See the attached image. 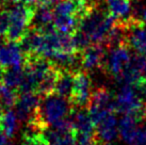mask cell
Instances as JSON below:
<instances>
[{"label": "cell", "mask_w": 146, "mask_h": 145, "mask_svg": "<svg viewBox=\"0 0 146 145\" xmlns=\"http://www.w3.org/2000/svg\"><path fill=\"white\" fill-rule=\"evenodd\" d=\"M115 23L116 19L109 11L100 9V4H98L80 19L79 30L89 36L93 44L104 45Z\"/></svg>", "instance_id": "1"}, {"label": "cell", "mask_w": 146, "mask_h": 145, "mask_svg": "<svg viewBox=\"0 0 146 145\" xmlns=\"http://www.w3.org/2000/svg\"><path fill=\"white\" fill-rule=\"evenodd\" d=\"M10 25L4 39L8 42H19L31 26L34 14L33 5L17 3L8 9Z\"/></svg>", "instance_id": "2"}, {"label": "cell", "mask_w": 146, "mask_h": 145, "mask_svg": "<svg viewBox=\"0 0 146 145\" xmlns=\"http://www.w3.org/2000/svg\"><path fill=\"white\" fill-rule=\"evenodd\" d=\"M89 114L95 126L111 112H115V100L108 89L97 88L92 92L89 102Z\"/></svg>", "instance_id": "3"}, {"label": "cell", "mask_w": 146, "mask_h": 145, "mask_svg": "<svg viewBox=\"0 0 146 145\" xmlns=\"http://www.w3.org/2000/svg\"><path fill=\"white\" fill-rule=\"evenodd\" d=\"M129 47L128 43H122L111 48L110 53L107 55L105 65L102 67L108 75H111L116 79L127 69L132 58L130 55Z\"/></svg>", "instance_id": "4"}, {"label": "cell", "mask_w": 146, "mask_h": 145, "mask_svg": "<svg viewBox=\"0 0 146 145\" xmlns=\"http://www.w3.org/2000/svg\"><path fill=\"white\" fill-rule=\"evenodd\" d=\"M91 79L88 72L83 69H79L74 75V85L72 96L68 100L74 108H85L89 106L91 95Z\"/></svg>", "instance_id": "5"}, {"label": "cell", "mask_w": 146, "mask_h": 145, "mask_svg": "<svg viewBox=\"0 0 146 145\" xmlns=\"http://www.w3.org/2000/svg\"><path fill=\"white\" fill-rule=\"evenodd\" d=\"M107 47L102 44H94L80 53L81 69L90 72L95 69L104 67L107 58Z\"/></svg>", "instance_id": "6"}, {"label": "cell", "mask_w": 146, "mask_h": 145, "mask_svg": "<svg viewBox=\"0 0 146 145\" xmlns=\"http://www.w3.org/2000/svg\"><path fill=\"white\" fill-rule=\"evenodd\" d=\"M95 130V140L100 145H109L116 140L119 129L118 123L114 112L106 115L102 121L96 125Z\"/></svg>", "instance_id": "7"}, {"label": "cell", "mask_w": 146, "mask_h": 145, "mask_svg": "<svg viewBox=\"0 0 146 145\" xmlns=\"http://www.w3.org/2000/svg\"><path fill=\"white\" fill-rule=\"evenodd\" d=\"M41 98L42 97L37 93H21L15 104L16 114L19 121L27 122V123L30 121V118L34 115V113L40 106Z\"/></svg>", "instance_id": "8"}, {"label": "cell", "mask_w": 146, "mask_h": 145, "mask_svg": "<svg viewBox=\"0 0 146 145\" xmlns=\"http://www.w3.org/2000/svg\"><path fill=\"white\" fill-rule=\"evenodd\" d=\"M25 62V56L19 44L16 42H8L0 46V66L8 69L15 65H21Z\"/></svg>", "instance_id": "9"}, {"label": "cell", "mask_w": 146, "mask_h": 145, "mask_svg": "<svg viewBox=\"0 0 146 145\" xmlns=\"http://www.w3.org/2000/svg\"><path fill=\"white\" fill-rule=\"evenodd\" d=\"M127 43L138 53L146 55V25H131Z\"/></svg>", "instance_id": "10"}, {"label": "cell", "mask_w": 146, "mask_h": 145, "mask_svg": "<svg viewBox=\"0 0 146 145\" xmlns=\"http://www.w3.org/2000/svg\"><path fill=\"white\" fill-rule=\"evenodd\" d=\"M43 133L49 142V145H76V130L64 131L49 127L45 129Z\"/></svg>", "instance_id": "11"}, {"label": "cell", "mask_w": 146, "mask_h": 145, "mask_svg": "<svg viewBox=\"0 0 146 145\" xmlns=\"http://www.w3.org/2000/svg\"><path fill=\"white\" fill-rule=\"evenodd\" d=\"M75 72H72L68 69H61L53 89V94H57L59 96L69 99L73 92Z\"/></svg>", "instance_id": "12"}, {"label": "cell", "mask_w": 146, "mask_h": 145, "mask_svg": "<svg viewBox=\"0 0 146 145\" xmlns=\"http://www.w3.org/2000/svg\"><path fill=\"white\" fill-rule=\"evenodd\" d=\"M108 11L116 20L128 21L131 17V0H107Z\"/></svg>", "instance_id": "13"}, {"label": "cell", "mask_w": 146, "mask_h": 145, "mask_svg": "<svg viewBox=\"0 0 146 145\" xmlns=\"http://www.w3.org/2000/svg\"><path fill=\"white\" fill-rule=\"evenodd\" d=\"M19 122L16 113L7 110L0 117V130L8 138H13L19 128Z\"/></svg>", "instance_id": "14"}, {"label": "cell", "mask_w": 146, "mask_h": 145, "mask_svg": "<svg viewBox=\"0 0 146 145\" xmlns=\"http://www.w3.org/2000/svg\"><path fill=\"white\" fill-rule=\"evenodd\" d=\"M25 76V66L24 64L21 65H15V66H11L4 69L3 78H2V82L4 85H7L11 89H16L19 88L21 81L24 79Z\"/></svg>", "instance_id": "15"}, {"label": "cell", "mask_w": 146, "mask_h": 145, "mask_svg": "<svg viewBox=\"0 0 146 145\" xmlns=\"http://www.w3.org/2000/svg\"><path fill=\"white\" fill-rule=\"evenodd\" d=\"M80 19L78 16H54L53 26L57 31L73 35L79 29Z\"/></svg>", "instance_id": "16"}, {"label": "cell", "mask_w": 146, "mask_h": 145, "mask_svg": "<svg viewBox=\"0 0 146 145\" xmlns=\"http://www.w3.org/2000/svg\"><path fill=\"white\" fill-rule=\"evenodd\" d=\"M79 11L80 4L75 0H59L53 8L54 16H78Z\"/></svg>", "instance_id": "17"}, {"label": "cell", "mask_w": 146, "mask_h": 145, "mask_svg": "<svg viewBox=\"0 0 146 145\" xmlns=\"http://www.w3.org/2000/svg\"><path fill=\"white\" fill-rule=\"evenodd\" d=\"M17 92L7 85L0 84V109L9 110L15 106L17 101Z\"/></svg>", "instance_id": "18"}, {"label": "cell", "mask_w": 146, "mask_h": 145, "mask_svg": "<svg viewBox=\"0 0 146 145\" xmlns=\"http://www.w3.org/2000/svg\"><path fill=\"white\" fill-rule=\"evenodd\" d=\"M21 145H49L43 132H26Z\"/></svg>", "instance_id": "19"}, {"label": "cell", "mask_w": 146, "mask_h": 145, "mask_svg": "<svg viewBox=\"0 0 146 145\" xmlns=\"http://www.w3.org/2000/svg\"><path fill=\"white\" fill-rule=\"evenodd\" d=\"M9 25H10V18H9L8 10H2L0 12V34L5 35L8 32Z\"/></svg>", "instance_id": "20"}, {"label": "cell", "mask_w": 146, "mask_h": 145, "mask_svg": "<svg viewBox=\"0 0 146 145\" xmlns=\"http://www.w3.org/2000/svg\"><path fill=\"white\" fill-rule=\"evenodd\" d=\"M15 2H21V3L28 4V5H33V4H37L40 0H12Z\"/></svg>", "instance_id": "21"}, {"label": "cell", "mask_w": 146, "mask_h": 145, "mask_svg": "<svg viewBox=\"0 0 146 145\" xmlns=\"http://www.w3.org/2000/svg\"><path fill=\"white\" fill-rule=\"evenodd\" d=\"M8 144H9L8 137L0 130V145H8Z\"/></svg>", "instance_id": "22"}, {"label": "cell", "mask_w": 146, "mask_h": 145, "mask_svg": "<svg viewBox=\"0 0 146 145\" xmlns=\"http://www.w3.org/2000/svg\"><path fill=\"white\" fill-rule=\"evenodd\" d=\"M75 1H77V2L80 4V5H83V4H86V3H90V2H92V1H94V0H75Z\"/></svg>", "instance_id": "23"}]
</instances>
